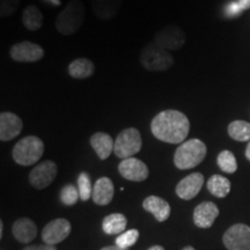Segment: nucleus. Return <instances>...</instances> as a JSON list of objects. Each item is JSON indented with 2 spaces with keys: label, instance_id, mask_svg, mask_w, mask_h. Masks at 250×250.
<instances>
[{
  "label": "nucleus",
  "instance_id": "obj_23",
  "mask_svg": "<svg viewBox=\"0 0 250 250\" xmlns=\"http://www.w3.org/2000/svg\"><path fill=\"white\" fill-rule=\"evenodd\" d=\"M23 26L30 31H36L39 30L43 24V14L36 6L34 5H28L26 8L23 9L22 17Z\"/></svg>",
  "mask_w": 250,
  "mask_h": 250
},
{
  "label": "nucleus",
  "instance_id": "obj_22",
  "mask_svg": "<svg viewBox=\"0 0 250 250\" xmlns=\"http://www.w3.org/2000/svg\"><path fill=\"white\" fill-rule=\"evenodd\" d=\"M127 225V220L124 214L122 213H112L109 214L103 219L102 228L105 234L109 235H116L125 230V227Z\"/></svg>",
  "mask_w": 250,
  "mask_h": 250
},
{
  "label": "nucleus",
  "instance_id": "obj_19",
  "mask_svg": "<svg viewBox=\"0 0 250 250\" xmlns=\"http://www.w3.org/2000/svg\"><path fill=\"white\" fill-rule=\"evenodd\" d=\"M12 232L15 239L21 243H29L37 235V227L33 220L28 218H20L14 221Z\"/></svg>",
  "mask_w": 250,
  "mask_h": 250
},
{
  "label": "nucleus",
  "instance_id": "obj_35",
  "mask_svg": "<svg viewBox=\"0 0 250 250\" xmlns=\"http://www.w3.org/2000/svg\"><path fill=\"white\" fill-rule=\"evenodd\" d=\"M45 1H48L49 4H51V5H54V6H59L61 5V0H45Z\"/></svg>",
  "mask_w": 250,
  "mask_h": 250
},
{
  "label": "nucleus",
  "instance_id": "obj_36",
  "mask_svg": "<svg viewBox=\"0 0 250 250\" xmlns=\"http://www.w3.org/2000/svg\"><path fill=\"white\" fill-rule=\"evenodd\" d=\"M246 158L250 161V142L248 145H247V148H246Z\"/></svg>",
  "mask_w": 250,
  "mask_h": 250
},
{
  "label": "nucleus",
  "instance_id": "obj_13",
  "mask_svg": "<svg viewBox=\"0 0 250 250\" xmlns=\"http://www.w3.org/2000/svg\"><path fill=\"white\" fill-rule=\"evenodd\" d=\"M23 129V122L18 115L9 111L0 114V140L9 142L21 133Z\"/></svg>",
  "mask_w": 250,
  "mask_h": 250
},
{
  "label": "nucleus",
  "instance_id": "obj_8",
  "mask_svg": "<svg viewBox=\"0 0 250 250\" xmlns=\"http://www.w3.org/2000/svg\"><path fill=\"white\" fill-rule=\"evenodd\" d=\"M224 245L228 250H250V227L235 224L224 234Z\"/></svg>",
  "mask_w": 250,
  "mask_h": 250
},
{
  "label": "nucleus",
  "instance_id": "obj_27",
  "mask_svg": "<svg viewBox=\"0 0 250 250\" xmlns=\"http://www.w3.org/2000/svg\"><path fill=\"white\" fill-rule=\"evenodd\" d=\"M93 187L90 182V176L87 173H81L78 176V190H79V195L81 201L86 202L93 195Z\"/></svg>",
  "mask_w": 250,
  "mask_h": 250
},
{
  "label": "nucleus",
  "instance_id": "obj_7",
  "mask_svg": "<svg viewBox=\"0 0 250 250\" xmlns=\"http://www.w3.org/2000/svg\"><path fill=\"white\" fill-rule=\"evenodd\" d=\"M154 42L168 51H175L182 48L186 43V34L176 24H168L154 35Z\"/></svg>",
  "mask_w": 250,
  "mask_h": 250
},
{
  "label": "nucleus",
  "instance_id": "obj_4",
  "mask_svg": "<svg viewBox=\"0 0 250 250\" xmlns=\"http://www.w3.org/2000/svg\"><path fill=\"white\" fill-rule=\"evenodd\" d=\"M44 153V143L36 136H27L15 144L12 156L18 165L33 166L42 158Z\"/></svg>",
  "mask_w": 250,
  "mask_h": 250
},
{
  "label": "nucleus",
  "instance_id": "obj_16",
  "mask_svg": "<svg viewBox=\"0 0 250 250\" xmlns=\"http://www.w3.org/2000/svg\"><path fill=\"white\" fill-rule=\"evenodd\" d=\"M123 0H92V11L100 20L109 21L120 13Z\"/></svg>",
  "mask_w": 250,
  "mask_h": 250
},
{
  "label": "nucleus",
  "instance_id": "obj_38",
  "mask_svg": "<svg viewBox=\"0 0 250 250\" xmlns=\"http://www.w3.org/2000/svg\"><path fill=\"white\" fill-rule=\"evenodd\" d=\"M2 230H4V223L0 221V237L2 236Z\"/></svg>",
  "mask_w": 250,
  "mask_h": 250
},
{
  "label": "nucleus",
  "instance_id": "obj_3",
  "mask_svg": "<svg viewBox=\"0 0 250 250\" xmlns=\"http://www.w3.org/2000/svg\"><path fill=\"white\" fill-rule=\"evenodd\" d=\"M85 15L83 2L81 0H71L56 18V29L62 35H73L83 27Z\"/></svg>",
  "mask_w": 250,
  "mask_h": 250
},
{
  "label": "nucleus",
  "instance_id": "obj_21",
  "mask_svg": "<svg viewBox=\"0 0 250 250\" xmlns=\"http://www.w3.org/2000/svg\"><path fill=\"white\" fill-rule=\"evenodd\" d=\"M95 72V65L90 59L77 58L68 65V74L73 79L83 80L92 77Z\"/></svg>",
  "mask_w": 250,
  "mask_h": 250
},
{
  "label": "nucleus",
  "instance_id": "obj_5",
  "mask_svg": "<svg viewBox=\"0 0 250 250\" xmlns=\"http://www.w3.org/2000/svg\"><path fill=\"white\" fill-rule=\"evenodd\" d=\"M140 64L149 72H165L174 66L175 59L170 51L152 42L142 50Z\"/></svg>",
  "mask_w": 250,
  "mask_h": 250
},
{
  "label": "nucleus",
  "instance_id": "obj_31",
  "mask_svg": "<svg viewBox=\"0 0 250 250\" xmlns=\"http://www.w3.org/2000/svg\"><path fill=\"white\" fill-rule=\"evenodd\" d=\"M242 8L240 7L239 2H230L226 7V15L228 18H236L240 17L242 13Z\"/></svg>",
  "mask_w": 250,
  "mask_h": 250
},
{
  "label": "nucleus",
  "instance_id": "obj_26",
  "mask_svg": "<svg viewBox=\"0 0 250 250\" xmlns=\"http://www.w3.org/2000/svg\"><path fill=\"white\" fill-rule=\"evenodd\" d=\"M218 166L224 173L227 174H233L235 173L237 169V162L234 154L230 151H223L219 153L218 159H217Z\"/></svg>",
  "mask_w": 250,
  "mask_h": 250
},
{
  "label": "nucleus",
  "instance_id": "obj_9",
  "mask_svg": "<svg viewBox=\"0 0 250 250\" xmlns=\"http://www.w3.org/2000/svg\"><path fill=\"white\" fill-rule=\"evenodd\" d=\"M58 167L54 161H43L33 168L29 174V183L35 189L42 190L48 188L57 176Z\"/></svg>",
  "mask_w": 250,
  "mask_h": 250
},
{
  "label": "nucleus",
  "instance_id": "obj_39",
  "mask_svg": "<svg viewBox=\"0 0 250 250\" xmlns=\"http://www.w3.org/2000/svg\"><path fill=\"white\" fill-rule=\"evenodd\" d=\"M182 250H196V249H195V248H192V247L188 246V247H184V248H183Z\"/></svg>",
  "mask_w": 250,
  "mask_h": 250
},
{
  "label": "nucleus",
  "instance_id": "obj_37",
  "mask_svg": "<svg viewBox=\"0 0 250 250\" xmlns=\"http://www.w3.org/2000/svg\"><path fill=\"white\" fill-rule=\"evenodd\" d=\"M147 250H165V248H164V247H161V246H153Z\"/></svg>",
  "mask_w": 250,
  "mask_h": 250
},
{
  "label": "nucleus",
  "instance_id": "obj_30",
  "mask_svg": "<svg viewBox=\"0 0 250 250\" xmlns=\"http://www.w3.org/2000/svg\"><path fill=\"white\" fill-rule=\"evenodd\" d=\"M20 0H0V17L8 18L18 11Z\"/></svg>",
  "mask_w": 250,
  "mask_h": 250
},
{
  "label": "nucleus",
  "instance_id": "obj_17",
  "mask_svg": "<svg viewBox=\"0 0 250 250\" xmlns=\"http://www.w3.org/2000/svg\"><path fill=\"white\" fill-rule=\"evenodd\" d=\"M115 188L112 181L109 177H100L93 187L92 198L95 204L104 206L112 201Z\"/></svg>",
  "mask_w": 250,
  "mask_h": 250
},
{
  "label": "nucleus",
  "instance_id": "obj_32",
  "mask_svg": "<svg viewBox=\"0 0 250 250\" xmlns=\"http://www.w3.org/2000/svg\"><path fill=\"white\" fill-rule=\"evenodd\" d=\"M23 250H57L55 246L50 245H35V246H28Z\"/></svg>",
  "mask_w": 250,
  "mask_h": 250
},
{
  "label": "nucleus",
  "instance_id": "obj_15",
  "mask_svg": "<svg viewBox=\"0 0 250 250\" xmlns=\"http://www.w3.org/2000/svg\"><path fill=\"white\" fill-rule=\"evenodd\" d=\"M219 215L218 206L212 202H203L193 211V223L199 228H210Z\"/></svg>",
  "mask_w": 250,
  "mask_h": 250
},
{
  "label": "nucleus",
  "instance_id": "obj_24",
  "mask_svg": "<svg viewBox=\"0 0 250 250\" xmlns=\"http://www.w3.org/2000/svg\"><path fill=\"white\" fill-rule=\"evenodd\" d=\"M206 187L214 197L225 198L230 191V181L221 175H212L208 179Z\"/></svg>",
  "mask_w": 250,
  "mask_h": 250
},
{
  "label": "nucleus",
  "instance_id": "obj_14",
  "mask_svg": "<svg viewBox=\"0 0 250 250\" xmlns=\"http://www.w3.org/2000/svg\"><path fill=\"white\" fill-rule=\"evenodd\" d=\"M204 184V175L202 173H192L181 180L176 186V195L183 201L195 198L202 190Z\"/></svg>",
  "mask_w": 250,
  "mask_h": 250
},
{
  "label": "nucleus",
  "instance_id": "obj_1",
  "mask_svg": "<svg viewBox=\"0 0 250 250\" xmlns=\"http://www.w3.org/2000/svg\"><path fill=\"white\" fill-rule=\"evenodd\" d=\"M151 131L153 136L161 142L182 144L189 134L190 122L182 111L167 109L153 117Z\"/></svg>",
  "mask_w": 250,
  "mask_h": 250
},
{
  "label": "nucleus",
  "instance_id": "obj_33",
  "mask_svg": "<svg viewBox=\"0 0 250 250\" xmlns=\"http://www.w3.org/2000/svg\"><path fill=\"white\" fill-rule=\"evenodd\" d=\"M240 7L242 8V11H247V9L250 8V0H239Z\"/></svg>",
  "mask_w": 250,
  "mask_h": 250
},
{
  "label": "nucleus",
  "instance_id": "obj_18",
  "mask_svg": "<svg viewBox=\"0 0 250 250\" xmlns=\"http://www.w3.org/2000/svg\"><path fill=\"white\" fill-rule=\"evenodd\" d=\"M144 210L154 215L159 223H164L170 215L169 203L158 196H148L143 202Z\"/></svg>",
  "mask_w": 250,
  "mask_h": 250
},
{
  "label": "nucleus",
  "instance_id": "obj_10",
  "mask_svg": "<svg viewBox=\"0 0 250 250\" xmlns=\"http://www.w3.org/2000/svg\"><path fill=\"white\" fill-rule=\"evenodd\" d=\"M9 56L18 62H36L44 57V49L36 43L23 41L12 46Z\"/></svg>",
  "mask_w": 250,
  "mask_h": 250
},
{
  "label": "nucleus",
  "instance_id": "obj_29",
  "mask_svg": "<svg viewBox=\"0 0 250 250\" xmlns=\"http://www.w3.org/2000/svg\"><path fill=\"white\" fill-rule=\"evenodd\" d=\"M139 232L137 229H130L122 233L120 236L116 237V246L120 248L127 249L132 247L134 243L138 241Z\"/></svg>",
  "mask_w": 250,
  "mask_h": 250
},
{
  "label": "nucleus",
  "instance_id": "obj_6",
  "mask_svg": "<svg viewBox=\"0 0 250 250\" xmlns=\"http://www.w3.org/2000/svg\"><path fill=\"white\" fill-rule=\"evenodd\" d=\"M143 146L142 134L136 127H126L118 133L115 140L114 153L117 158L124 159L132 158L134 154L140 152Z\"/></svg>",
  "mask_w": 250,
  "mask_h": 250
},
{
  "label": "nucleus",
  "instance_id": "obj_28",
  "mask_svg": "<svg viewBox=\"0 0 250 250\" xmlns=\"http://www.w3.org/2000/svg\"><path fill=\"white\" fill-rule=\"evenodd\" d=\"M79 198H80L79 190H78L73 184H66V186L61 190V201L64 205L66 206L74 205Z\"/></svg>",
  "mask_w": 250,
  "mask_h": 250
},
{
  "label": "nucleus",
  "instance_id": "obj_11",
  "mask_svg": "<svg viewBox=\"0 0 250 250\" xmlns=\"http://www.w3.org/2000/svg\"><path fill=\"white\" fill-rule=\"evenodd\" d=\"M70 221L64 218H58L45 225L42 230V240L45 245L55 246L64 241L71 233Z\"/></svg>",
  "mask_w": 250,
  "mask_h": 250
},
{
  "label": "nucleus",
  "instance_id": "obj_12",
  "mask_svg": "<svg viewBox=\"0 0 250 250\" xmlns=\"http://www.w3.org/2000/svg\"><path fill=\"white\" fill-rule=\"evenodd\" d=\"M118 171L125 180L132 181V182H143L148 177L149 170L146 164L142 160L134 158H127L122 160L118 165Z\"/></svg>",
  "mask_w": 250,
  "mask_h": 250
},
{
  "label": "nucleus",
  "instance_id": "obj_25",
  "mask_svg": "<svg viewBox=\"0 0 250 250\" xmlns=\"http://www.w3.org/2000/svg\"><path fill=\"white\" fill-rule=\"evenodd\" d=\"M228 134L236 142H250V123L246 121H234L228 125Z\"/></svg>",
  "mask_w": 250,
  "mask_h": 250
},
{
  "label": "nucleus",
  "instance_id": "obj_2",
  "mask_svg": "<svg viewBox=\"0 0 250 250\" xmlns=\"http://www.w3.org/2000/svg\"><path fill=\"white\" fill-rule=\"evenodd\" d=\"M208 148L201 139H190L181 144L174 154V165L181 170L191 169L204 161Z\"/></svg>",
  "mask_w": 250,
  "mask_h": 250
},
{
  "label": "nucleus",
  "instance_id": "obj_34",
  "mask_svg": "<svg viewBox=\"0 0 250 250\" xmlns=\"http://www.w3.org/2000/svg\"><path fill=\"white\" fill-rule=\"evenodd\" d=\"M101 250H129V249L120 248V247H117L116 245H115V246H109V247H104V248H102Z\"/></svg>",
  "mask_w": 250,
  "mask_h": 250
},
{
  "label": "nucleus",
  "instance_id": "obj_20",
  "mask_svg": "<svg viewBox=\"0 0 250 250\" xmlns=\"http://www.w3.org/2000/svg\"><path fill=\"white\" fill-rule=\"evenodd\" d=\"M90 146L101 160H107L114 152L115 142L110 134L104 132H96L90 137Z\"/></svg>",
  "mask_w": 250,
  "mask_h": 250
}]
</instances>
